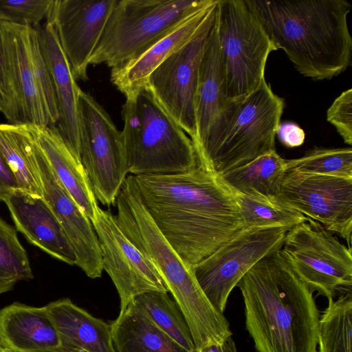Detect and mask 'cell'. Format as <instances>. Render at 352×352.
Here are the masks:
<instances>
[{
  "mask_svg": "<svg viewBox=\"0 0 352 352\" xmlns=\"http://www.w3.org/2000/svg\"><path fill=\"white\" fill-rule=\"evenodd\" d=\"M327 120L334 126L344 143L352 145V89L337 97L327 111Z\"/></svg>",
  "mask_w": 352,
  "mask_h": 352,
  "instance_id": "obj_34",
  "label": "cell"
},
{
  "mask_svg": "<svg viewBox=\"0 0 352 352\" xmlns=\"http://www.w3.org/2000/svg\"><path fill=\"white\" fill-rule=\"evenodd\" d=\"M289 228H245L210 256L192 266L195 277L211 305L223 314L239 281L265 256L281 249Z\"/></svg>",
  "mask_w": 352,
  "mask_h": 352,
  "instance_id": "obj_11",
  "label": "cell"
},
{
  "mask_svg": "<svg viewBox=\"0 0 352 352\" xmlns=\"http://www.w3.org/2000/svg\"><path fill=\"white\" fill-rule=\"evenodd\" d=\"M52 0H0V21L36 28L46 18Z\"/></svg>",
  "mask_w": 352,
  "mask_h": 352,
  "instance_id": "obj_33",
  "label": "cell"
},
{
  "mask_svg": "<svg viewBox=\"0 0 352 352\" xmlns=\"http://www.w3.org/2000/svg\"><path fill=\"white\" fill-rule=\"evenodd\" d=\"M34 142L43 198L58 219L74 250L76 265L88 277L100 278L103 271L102 254L91 220L67 192Z\"/></svg>",
  "mask_w": 352,
  "mask_h": 352,
  "instance_id": "obj_17",
  "label": "cell"
},
{
  "mask_svg": "<svg viewBox=\"0 0 352 352\" xmlns=\"http://www.w3.org/2000/svg\"><path fill=\"white\" fill-rule=\"evenodd\" d=\"M0 25L20 124L52 125L45 100L52 91L50 74L43 57L32 51L36 28L5 21Z\"/></svg>",
  "mask_w": 352,
  "mask_h": 352,
  "instance_id": "obj_14",
  "label": "cell"
},
{
  "mask_svg": "<svg viewBox=\"0 0 352 352\" xmlns=\"http://www.w3.org/2000/svg\"><path fill=\"white\" fill-rule=\"evenodd\" d=\"M91 222L99 241L103 270L120 296V313L140 294L168 292L155 265L123 233L110 209L98 206Z\"/></svg>",
  "mask_w": 352,
  "mask_h": 352,
  "instance_id": "obj_13",
  "label": "cell"
},
{
  "mask_svg": "<svg viewBox=\"0 0 352 352\" xmlns=\"http://www.w3.org/2000/svg\"><path fill=\"white\" fill-rule=\"evenodd\" d=\"M284 107L265 80L246 96L226 102L195 146L199 165L220 175L276 151Z\"/></svg>",
  "mask_w": 352,
  "mask_h": 352,
  "instance_id": "obj_4",
  "label": "cell"
},
{
  "mask_svg": "<svg viewBox=\"0 0 352 352\" xmlns=\"http://www.w3.org/2000/svg\"><path fill=\"white\" fill-rule=\"evenodd\" d=\"M280 142L288 148L300 146L304 143L305 134L303 129L292 122H280L276 131Z\"/></svg>",
  "mask_w": 352,
  "mask_h": 352,
  "instance_id": "obj_36",
  "label": "cell"
},
{
  "mask_svg": "<svg viewBox=\"0 0 352 352\" xmlns=\"http://www.w3.org/2000/svg\"><path fill=\"white\" fill-rule=\"evenodd\" d=\"M0 352H10V351L0 348Z\"/></svg>",
  "mask_w": 352,
  "mask_h": 352,
  "instance_id": "obj_39",
  "label": "cell"
},
{
  "mask_svg": "<svg viewBox=\"0 0 352 352\" xmlns=\"http://www.w3.org/2000/svg\"><path fill=\"white\" fill-rule=\"evenodd\" d=\"M223 105L222 69L215 13L200 65L196 98L197 136L193 142L195 148Z\"/></svg>",
  "mask_w": 352,
  "mask_h": 352,
  "instance_id": "obj_25",
  "label": "cell"
},
{
  "mask_svg": "<svg viewBox=\"0 0 352 352\" xmlns=\"http://www.w3.org/2000/svg\"><path fill=\"white\" fill-rule=\"evenodd\" d=\"M0 112L11 124H20L19 114L8 66L0 25Z\"/></svg>",
  "mask_w": 352,
  "mask_h": 352,
  "instance_id": "obj_35",
  "label": "cell"
},
{
  "mask_svg": "<svg viewBox=\"0 0 352 352\" xmlns=\"http://www.w3.org/2000/svg\"><path fill=\"white\" fill-rule=\"evenodd\" d=\"M125 97L121 135L128 174H175L199 166L192 140L146 87Z\"/></svg>",
  "mask_w": 352,
  "mask_h": 352,
  "instance_id": "obj_6",
  "label": "cell"
},
{
  "mask_svg": "<svg viewBox=\"0 0 352 352\" xmlns=\"http://www.w3.org/2000/svg\"><path fill=\"white\" fill-rule=\"evenodd\" d=\"M36 28L54 88L58 112L57 128L69 150L81 162L78 129L80 88L72 74L52 23L46 20L45 24Z\"/></svg>",
  "mask_w": 352,
  "mask_h": 352,
  "instance_id": "obj_18",
  "label": "cell"
},
{
  "mask_svg": "<svg viewBox=\"0 0 352 352\" xmlns=\"http://www.w3.org/2000/svg\"><path fill=\"white\" fill-rule=\"evenodd\" d=\"M216 18L225 104L260 86L267 58L276 49L247 0H218Z\"/></svg>",
  "mask_w": 352,
  "mask_h": 352,
  "instance_id": "obj_8",
  "label": "cell"
},
{
  "mask_svg": "<svg viewBox=\"0 0 352 352\" xmlns=\"http://www.w3.org/2000/svg\"><path fill=\"white\" fill-rule=\"evenodd\" d=\"M329 304L319 318L318 352H352L351 290Z\"/></svg>",
  "mask_w": 352,
  "mask_h": 352,
  "instance_id": "obj_30",
  "label": "cell"
},
{
  "mask_svg": "<svg viewBox=\"0 0 352 352\" xmlns=\"http://www.w3.org/2000/svg\"><path fill=\"white\" fill-rule=\"evenodd\" d=\"M116 0H52L46 20L76 79L87 80V67Z\"/></svg>",
  "mask_w": 352,
  "mask_h": 352,
  "instance_id": "obj_16",
  "label": "cell"
},
{
  "mask_svg": "<svg viewBox=\"0 0 352 352\" xmlns=\"http://www.w3.org/2000/svg\"><path fill=\"white\" fill-rule=\"evenodd\" d=\"M199 352H237L232 336L224 339L221 342L212 344L202 349Z\"/></svg>",
  "mask_w": 352,
  "mask_h": 352,
  "instance_id": "obj_38",
  "label": "cell"
},
{
  "mask_svg": "<svg viewBox=\"0 0 352 352\" xmlns=\"http://www.w3.org/2000/svg\"><path fill=\"white\" fill-rule=\"evenodd\" d=\"M3 202L16 231L31 244L68 265H76L74 250L60 222L43 197H32L18 190Z\"/></svg>",
  "mask_w": 352,
  "mask_h": 352,
  "instance_id": "obj_20",
  "label": "cell"
},
{
  "mask_svg": "<svg viewBox=\"0 0 352 352\" xmlns=\"http://www.w3.org/2000/svg\"><path fill=\"white\" fill-rule=\"evenodd\" d=\"M0 348L10 352H65L46 307L18 302L0 309Z\"/></svg>",
  "mask_w": 352,
  "mask_h": 352,
  "instance_id": "obj_21",
  "label": "cell"
},
{
  "mask_svg": "<svg viewBox=\"0 0 352 352\" xmlns=\"http://www.w3.org/2000/svg\"><path fill=\"white\" fill-rule=\"evenodd\" d=\"M18 190L16 177L0 151V202Z\"/></svg>",
  "mask_w": 352,
  "mask_h": 352,
  "instance_id": "obj_37",
  "label": "cell"
},
{
  "mask_svg": "<svg viewBox=\"0 0 352 352\" xmlns=\"http://www.w3.org/2000/svg\"><path fill=\"white\" fill-rule=\"evenodd\" d=\"M65 352H116L111 327L69 298L45 305Z\"/></svg>",
  "mask_w": 352,
  "mask_h": 352,
  "instance_id": "obj_23",
  "label": "cell"
},
{
  "mask_svg": "<svg viewBox=\"0 0 352 352\" xmlns=\"http://www.w3.org/2000/svg\"><path fill=\"white\" fill-rule=\"evenodd\" d=\"M217 0L193 14L126 62L111 68V81L124 96L145 87L152 72L197 33Z\"/></svg>",
  "mask_w": 352,
  "mask_h": 352,
  "instance_id": "obj_19",
  "label": "cell"
},
{
  "mask_svg": "<svg viewBox=\"0 0 352 352\" xmlns=\"http://www.w3.org/2000/svg\"><path fill=\"white\" fill-rule=\"evenodd\" d=\"M0 151L12 170L19 190L43 197L35 157V142L28 124H0Z\"/></svg>",
  "mask_w": 352,
  "mask_h": 352,
  "instance_id": "obj_26",
  "label": "cell"
},
{
  "mask_svg": "<svg viewBox=\"0 0 352 352\" xmlns=\"http://www.w3.org/2000/svg\"><path fill=\"white\" fill-rule=\"evenodd\" d=\"M80 160L97 201L115 205L127 177L120 131L109 113L88 93L78 94Z\"/></svg>",
  "mask_w": 352,
  "mask_h": 352,
  "instance_id": "obj_10",
  "label": "cell"
},
{
  "mask_svg": "<svg viewBox=\"0 0 352 352\" xmlns=\"http://www.w3.org/2000/svg\"><path fill=\"white\" fill-rule=\"evenodd\" d=\"M269 38L296 70L314 80L337 76L351 64L352 38L345 0H247Z\"/></svg>",
  "mask_w": 352,
  "mask_h": 352,
  "instance_id": "obj_3",
  "label": "cell"
},
{
  "mask_svg": "<svg viewBox=\"0 0 352 352\" xmlns=\"http://www.w3.org/2000/svg\"><path fill=\"white\" fill-rule=\"evenodd\" d=\"M351 251L312 219L289 229L280 249L300 278L328 300L338 290H351Z\"/></svg>",
  "mask_w": 352,
  "mask_h": 352,
  "instance_id": "obj_9",
  "label": "cell"
},
{
  "mask_svg": "<svg viewBox=\"0 0 352 352\" xmlns=\"http://www.w3.org/2000/svg\"><path fill=\"white\" fill-rule=\"evenodd\" d=\"M28 126L56 177L92 221L98 205L82 162L69 150L56 125Z\"/></svg>",
  "mask_w": 352,
  "mask_h": 352,
  "instance_id": "obj_22",
  "label": "cell"
},
{
  "mask_svg": "<svg viewBox=\"0 0 352 352\" xmlns=\"http://www.w3.org/2000/svg\"><path fill=\"white\" fill-rule=\"evenodd\" d=\"M285 173V159L273 151L218 175L232 192L270 197L277 195Z\"/></svg>",
  "mask_w": 352,
  "mask_h": 352,
  "instance_id": "obj_27",
  "label": "cell"
},
{
  "mask_svg": "<svg viewBox=\"0 0 352 352\" xmlns=\"http://www.w3.org/2000/svg\"><path fill=\"white\" fill-rule=\"evenodd\" d=\"M214 0H116L89 65L116 67Z\"/></svg>",
  "mask_w": 352,
  "mask_h": 352,
  "instance_id": "obj_7",
  "label": "cell"
},
{
  "mask_svg": "<svg viewBox=\"0 0 352 352\" xmlns=\"http://www.w3.org/2000/svg\"><path fill=\"white\" fill-rule=\"evenodd\" d=\"M232 192V191H231ZM244 228H292L311 219L276 196H254L232 192Z\"/></svg>",
  "mask_w": 352,
  "mask_h": 352,
  "instance_id": "obj_28",
  "label": "cell"
},
{
  "mask_svg": "<svg viewBox=\"0 0 352 352\" xmlns=\"http://www.w3.org/2000/svg\"><path fill=\"white\" fill-rule=\"evenodd\" d=\"M33 278L27 252L15 227L0 217V295L12 290L18 282Z\"/></svg>",
  "mask_w": 352,
  "mask_h": 352,
  "instance_id": "obj_31",
  "label": "cell"
},
{
  "mask_svg": "<svg viewBox=\"0 0 352 352\" xmlns=\"http://www.w3.org/2000/svg\"><path fill=\"white\" fill-rule=\"evenodd\" d=\"M286 171L352 179V148H314L299 158L285 160Z\"/></svg>",
  "mask_w": 352,
  "mask_h": 352,
  "instance_id": "obj_32",
  "label": "cell"
},
{
  "mask_svg": "<svg viewBox=\"0 0 352 352\" xmlns=\"http://www.w3.org/2000/svg\"><path fill=\"white\" fill-rule=\"evenodd\" d=\"M236 286L258 352H318L319 313L314 292L280 250L261 259Z\"/></svg>",
  "mask_w": 352,
  "mask_h": 352,
  "instance_id": "obj_2",
  "label": "cell"
},
{
  "mask_svg": "<svg viewBox=\"0 0 352 352\" xmlns=\"http://www.w3.org/2000/svg\"><path fill=\"white\" fill-rule=\"evenodd\" d=\"M216 9L217 5L190 41L152 72L145 85L192 142L197 136L196 98L200 65Z\"/></svg>",
  "mask_w": 352,
  "mask_h": 352,
  "instance_id": "obj_12",
  "label": "cell"
},
{
  "mask_svg": "<svg viewBox=\"0 0 352 352\" xmlns=\"http://www.w3.org/2000/svg\"><path fill=\"white\" fill-rule=\"evenodd\" d=\"M133 302L161 330L188 352H196L186 321L175 300L160 292H147L135 296Z\"/></svg>",
  "mask_w": 352,
  "mask_h": 352,
  "instance_id": "obj_29",
  "label": "cell"
},
{
  "mask_svg": "<svg viewBox=\"0 0 352 352\" xmlns=\"http://www.w3.org/2000/svg\"><path fill=\"white\" fill-rule=\"evenodd\" d=\"M277 196L351 248L352 179L286 171Z\"/></svg>",
  "mask_w": 352,
  "mask_h": 352,
  "instance_id": "obj_15",
  "label": "cell"
},
{
  "mask_svg": "<svg viewBox=\"0 0 352 352\" xmlns=\"http://www.w3.org/2000/svg\"><path fill=\"white\" fill-rule=\"evenodd\" d=\"M116 221L127 238L155 265L181 310L191 335L202 336L215 329L223 314L210 302L192 271L158 230L129 175L116 201Z\"/></svg>",
  "mask_w": 352,
  "mask_h": 352,
  "instance_id": "obj_5",
  "label": "cell"
},
{
  "mask_svg": "<svg viewBox=\"0 0 352 352\" xmlns=\"http://www.w3.org/2000/svg\"><path fill=\"white\" fill-rule=\"evenodd\" d=\"M133 177L153 222L190 266L245 229L232 192L218 175L199 165L179 173Z\"/></svg>",
  "mask_w": 352,
  "mask_h": 352,
  "instance_id": "obj_1",
  "label": "cell"
},
{
  "mask_svg": "<svg viewBox=\"0 0 352 352\" xmlns=\"http://www.w3.org/2000/svg\"><path fill=\"white\" fill-rule=\"evenodd\" d=\"M111 327L116 352H188L156 326L133 300Z\"/></svg>",
  "mask_w": 352,
  "mask_h": 352,
  "instance_id": "obj_24",
  "label": "cell"
}]
</instances>
